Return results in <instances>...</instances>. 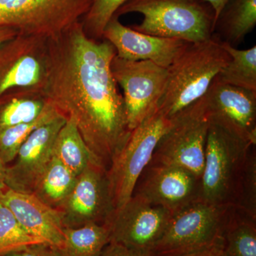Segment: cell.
<instances>
[{"instance_id":"obj_33","label":"cell","mask_w":256,"mask_h":256,"mask_svg":"<svg viewBox=\"0 0 256 256\" xmlns=\"http://www.w3.org/2000/svg\"><path fill=\"white\" fill-rule=\"evenodd\" d=\"M204 1L210 4L212 9L214 11L216 24V22L220 12L230 0H204Z\"/></svg>"},{"instance_id":"obj_17","label":"cell","mask_w":256,"mask_h":256,"mask_svg":"<svg viewBox=\"0 0 256 256\" xmlns=\"http://www.w3.org/2000/svg\"><path fill=\"white\" fill-rule=\"evenodd\" d=\"M0 202L10 208L28 233L44 242L62 246L64 227L58 210L47 206L32 194L8 188L0 191Z\"/></svg>"},{"instance_id":"obj_1","label":"cell","mask_w":256,"mask_h":256,"mask_svg":"<svg viewBox=\"0 0 256 256\" xmlns=\"http://www.w3.org/2000/svg\"><path fill=\"white\" fill-rule=\"evenodd\" d=\"M47 48L42 95L64 117L73 120L92 162L108 171L132 131L111 72L116 50L107 40L88 38L82 21L47 38Z\"/></svg>"},{"instance_id":"obj_23","label":"cell","mask_w":256,"mask_h":256,"mask_svg":"<svg viewBox=\"0 0 256 256\" xmlns=\"http://www.w3.org/2000/svg\"><path fill=\"white\" fill-rule=\"evenodd\" d=\"M110 242L106 224H89L78 228H64L60 250L64 256H99Z\"/></svg>"},{"instance_id":"obj_26","label":"cell","mask_w":256,"mask_h":256,"mask_svg":"<svg viewBox=\"0 0 256 256\" xmlns=\"http://www.w3.org/2000/svg\"><path fill=\"white\" fill-rule=\"evenodd\" d=\"M44 242L28 233L8 207L0 202V256Z\"/></svg>"},{"instance_id":"obj_19","label":"cell","mask_w":256,"mask_h":256,"mask_svg":"<svg viewBox=\"0 0 256 256\" xmlns=\"http://www.w3.org/2000/svg\"><path fill=\"white\" fill-rule=\"evenodd\" d=\"M223 248L224 256H256V217L232 205L224 227Z\"/></svg>"},{"instance_id":"obj_28","label":"cell","mask_w":256,"mask_h":256,"mask_svg":"<svg viewBox=\"0 0 256 256\" xmlns=\"http://www.w3.org/2000/svg\"><path fill=\"white\" fill-rule=\"evenodd\" d=\"M234 206L246 210L256 217V146L250 148V152L242 174V181Z\"/></svg>"},{"instance_id":"obj_16","label":"cell","mask_w":256,"mask_h":256,"mask_svg":"<svg viewBox=\"0 0 256 256\" xmlns=\"http://www.w3.org/2000/svg\"><path fill=\"white\" fill-rule=\"evenodd\" d=\"M102 40L114 46L120 58L130 60H150L168 68L190 43L140 33L120 22L114 16L104 30Z\"/></svg>"},{"instance_id":"obj_31","label":"cell","mask_w":256,"mask_h":256,"mask_svg":"<svg viewBox=\"0 0 256 256\" xmlns=\"http://www.w3.org/2000/svg\"><path fill=\"white\" fill-rule=\"evenodd\" d=\"M182 256H224L223 239L222 242L212 246Z\"/></svg>"},{"instance_id":"obj_6","label":"cell","mask_w":256,"mask_h":256,"mask_svg":"<svg viewBox=\"0 0 256 256\" xmlns=\"http://www.w3.org/2000/svg\"><path fill=\"white\" fill-rule=\"evenodd\" d=\"M172 124L158 105L131 131L130 136L107 171L114 208H121L132 196L136 184L149 164L156 144Z\"/></svg>"},{"instance_id":"obj_18","label":"cell","mask_w":256,"mask_h":256,"mask_svg":"<svg viewBox=\"0 0 256 256\" xmlns=\"http://www.w3.org/2000/svg\"><path fill=\"white\" fill-rule=\"evenodd\" d=\"M256 24V0H230L216 22L214 32L222 42L235 47Z\"/></svg>"},{"instance_id":"obj_2","label":"cell","mask_w":256,"mask_h":256,"mask_svg":"<svg viewBox=\"0 0 256 256\" xmlns=\"http://www.w3.org/2000/svg\"><path fill=\"white\" fill-rule=\"evenodd\" d=\"M230 56L214 34L210 40L190 44L168 68V79L158 107L172 120L200 100L228 64Z\"/></svg>"},{"instance_id":"obj_8","label":"cell","mask_w":256,"mask_h":256,"mask_svg":"<svg viewBox=\"0 0 256 256\" xmlns=\"http://www.w3.org/2000/svg\"><path fill=\"white\" fill-rule=\"evenodd\" d=\"M92 0H0V26L50 38L82 21Z\"/></svg>"},{"instance_id":"obj_13","label":"cell","mask_w":256,"mask_h":256,"mask_svg":"<svg viewBox=\"0 0 256 256\" xmlns=\"http://www.w3.org/2000/svg\"><path fill=\"white\" fill-rule=\"evenodd\" d=\"M203 97L210 124L256 146V92L224 84L216 77Z\"/></svg>"},{"instance_id":"obj_24","label":"cell","mask_w":256,"mask_h":256,"mask_svg":"<svg viewBox=\"0 0 256 256\" xmlns=\"http://www.w3.org/2000/svg\"><path fill=\"white\" fill-rule=\"evenodd\" d=\"M230 56L228 64L216 78L224 84L256 92V46L240 50L223 42Z\"/></svg>"},{"instance_id":"obj_15","label":"cell","mask_w":256,"mask_h":256,"mask_svg":"<svg viewBox=\"0 0 256 256\" xmlns=\"http://www.w3.org/2000/svg\"><path fill=\"white\" fill-rule=\"evenodd\" d=\"M66 118L58 114L35 129L20 148L14 164L6 166V188L33 194L37 182L53 158L56 138Z\"/></svg>"},{"instance_id":"obj_22","label":"cell","mask_w":256,"mask_h":256,"mask_svg":"<svg viewBox=\"0 0 256 256\" xmlns=\"http://www.w3.org/2000/svg\"><path fill=\"white\" fill-rule=\"evenodd\" d=\"M53 156L60 160L76 176L92 162V156L75 122L66 119L54 144Z\"/></svg>"},{"instance_id":"obj_9","label":"cell","mask_w":256,"mask_h":256,"mask_svg":"<svg viewBox=\"0 0 256 256\" xmlns=\"http://www.w3.org/2000/svg\"><path fill=\"white\" fill-rule=\"evenodd\" d=\"M47 38L18 34L0 45V100L11 90L42 94L48 62Z\"/></svg>"},{"instance_id":"obj_7","label":"cell","mask_w":256,"mask_h":256,"mask_svg":"<svg viewBox=\"0 0 256 256\" xmlns=\"http://www.w3.org/2000/svg\"><path fill=\"white\" fill-rule=\"evenodd\" d=\"M208 128L202 97L172 119L171 126L160 138L150 164L178 166L201 178Z\"/></svg>"},{"instance_id":"obj_4","label":"cell","mask_w":256,"mask_h":256,"mask_svg":"<svg viewBox=\"0 0 256 256\" xmlns=\"http://www.w3.org/2000/svg\"><path fill=\"white\" fill-rule=\"evenodd\" d=\"M254 146L210 124L198 202L217 206L236 204L248 156Z\"/></svg>"},{"instance_id":"obj_30","label":"cell","mask_w":256,"mask_h":256,"mask_svg":"<svg viewBox=\"0 0 256 256\" xmlns=\"http://www.w3.org/2000/svg\"><path fill=\"white\" fill-rule=\"evenodd\" d=\"M99 256H152L150 254L140 252L117 242H109Z\"/></svg>"},{"instance_id":"obj_29","label":"cell","mask_w":256,"mask_h":256,"mask_svg":"<svg viewBox=\"0 0 256 256\" xmlns=\"http://www.w3.org/2000/svg\"><path fill=\"white\" fill-rule=\"evenodd\" d=\"M5 256H64L60 248L46 242L33 244Z\"/></svg>"},{"instance_id":"obj_25","label":"cell","mask_w":256,"mask_h":256,"mask_svg":"<svg viewBox=\"0 0 256 256\" xmlns=\"http://www.w3.org/2000/svg\"><path fill=\"white\" fill-rule=\"evenodd\" d=\"M60 114L48 104L40 117L28 124H18L0 130V158L8 165L14 161L20 148L32 132L50 120Z\"/></svg>"},{"instance_id":"obj_5","label":"cell","mask_w":256,"mask_h":256,"mask_svg":"<svg viewBox=\"0 0 256 256\" xmlns=\"http://www.w3.org/2000/svg\"><path fill=\"white\" fill-rule=\"evenodd\" d=\"M230 206L196 202L173 214L152 256H182L222 242Z\"/></svg>"},{"instance_id":"obj_27","label":"cell","mask_w":256,"mask_h":256,"mask_svg":"<svg viewBox=\"0 0 256 256\" xmlns=\"http://www.w3.org/2000/svg\"><path fill=\"white\" fill-rule=\"evenodd\" d=\"M128 0H92L86 14L82 18L84 31L95 41L102 40L104 32L118 10Z\"/></svg>"},{"instance_id":"obj_12","label":"cell","mask_w":256,"mask_h":256,"mask_svg":"<svg viewBox=\"0 0 256 256\" xmlns=\"http://www.w3.org/2000/svg\"><path fill=\"white\" fill-rule=\"evenodd\" d=\"M173 214L132 195L114 210L108 226L110 242H117L140 252H152L164 234Z\"/></svg>"},{"instance_id":"obj_11","label":"cell","mask_w":256,"mask_h":256,"mask_svg":"<svg viewBox=\"0 0 256 256\" xmlns=\"http://www.w3.org/2000/svg\"><path fill=\"white\" fill-rule=\"evenodd\" d=\"M114 208L107 171L90 162L80 174L72 192L58 208L64 228L89 224H106Z\"/></svg>"},{"instance_id":"obj_32","label":"cell","mask_w":256,"mask_h":256,"mask_svg":"<svg viewBox=\"0 0 256 256\" xmlns=\"http://www.w3.org/2000/svg\"><path fill=\"white\" fill-rule=\"evenodd\" d=\"M18 30L14 28H6V26H0V45L4 42L9 41L18 34Z\"/></svg>"},{"instance_id":"obj_21","label":"cell","mask_w":256,"mask_h":256,"mask_svg":"<svg viewBox=\"0 0 256 256\" xmlns=\"http://www.w3.org/2000/svg\"><path fill=\"white\" fill-rule=\"evenodd\" d=\"M77 176L53 156L32 194L47 206L58 210L72 192Z\"/></svg>"},{"instance_id":"obj_34","label":"cell","mask_w":256,"mask_h":256,"mask_svg":"<svg viewBox=\"0 0 256 256\" xmlns=\"http://www.w3.org/2000/svg\"><path fill=\"white\" fill-rule=\"evenodd\" d=\"M6 166H8V165L5 164L3 160L0 158V191L6 188V184H5Z\"/></svg>"},{"instance_id":"obj_10","label":"cell","mask_w":256,"mask_h":256,"mask_svg":"<svg viewBox=\"0 0 256 256\" xmlns=\"http://www.w3.org/2000/svg\"><path fill=\"white\" fill-rule=\"evenodd\" d=\"M110 69L124 90L128 127L132 130L158 105L166 85L168 68L150 60H126L116 55Z\"/></svg>"},{"instance_id":"obj_3","label":"cell","mask_w":256,"mask_h":256,"mask_svg":"<svg viewBox=\"0 0 256 256\" xmlns=\"http://www.w3.org/2000/svg\"><path fill=\"white\" fill-rule=\"evenodd\" d=\"M134 12L143 20L130 28L151 36L195 44L214 33V11L204 0H128L114 16Z\"/></svg>"},{"instance_id":"obj_20","label":"cell","mask_w":256,"mask_h":256,"mask_svg":"<svg viewBox=\"0 0 256 256\" xmlns=\"http://www.w3.org/2000/svg\"><path fill=\"white\" fill-rule=\"evenodd\" d=\"M40 92L15 90L10 97L0 100V130L18 124L33 122L48 106Z\"/></svg>"},{"instance_id":"obj_14","label":"cell","mask_w":256,"mask_h":256,"mask_svg":"<svg viewBox=\"0 0 256 256\" xmlns=\"http://www.w3.org/2000/svg\"><path fill=\"white\" fill-rule=\"evenodd\" d=\"M200 194V178L190 172L178 166L150 163L132 192L134 196L172 214L198 202Z\"/></svg>"}]
</instances>
